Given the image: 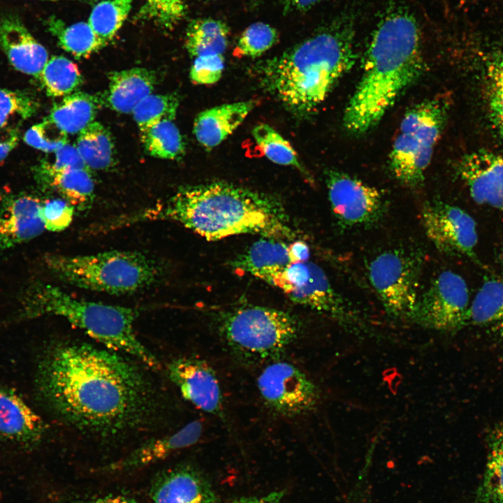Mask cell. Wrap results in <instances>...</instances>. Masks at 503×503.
<instances>
[{
	"mask_svg": "<svg viewBox=\"0 0 503 503\" xmlns=\"http://www.w3.org/2000/svg\"><path fill=\"white\" fill-rule=\"evenodd\" d=\"M45 26L59 45L76 58L88 57L105 45L88 22L66 24L61 19L50 16L45 20Z\"/></svg>",
	"mask_w": 503,
	"mask_h": 503,
	"instance_id": "cell-28",
	"label": "cell"
},
{
	"mask_svg": "<svg viewBox=\"0 0 503 503\" xmlns=\"http://www.w3.org/2000/svg\"><path fill=\"white\" fill-rule=\"evenodd\" d=\"M354 23L336 17L282 54L255 66L261 84L293 115L312 113L356 61Z\"/></svg>",
	"mask_w": 503,
	"mask_h": 503,
	"instance_id": "cell-4",
	"label": "cell"
},
{
	"mask_svg": "<svg viewBox=\"0 0 503 503\" xmlns=\"http://www.w3.org/2000/svg\"><path fill=\"white\" fill-rule=\"evenodd\" d=\"M46 425L12 388L0 384V442L22 449L40 444Z\"/></svg>",
	"mask_w": 503,
	"mask_h": 503,
	"instance_id": "cell-15",
	"label": "cell"
},
{
	"mask_svg": "<svg viewBox=\"0 0 503 503\" xmlns=\"http://www.w3.org/2000/svg\"><path fill=\"white\" fill-rule=\"evenodd\" d=\"M71 503H138L134 500L123 495H109L99 498L77 500Z\"/></svg>",
	"mask_w": 503,
	"mask_h": 503,
	"instance_id": "cell-48",
	"label": "cell"
},
{
	"mask_svg": "<svg viewBox=\"0 0 503 503\" xmlns=\"http://www.w3.org/2000/svg\"><path fill=\"white\" fill-rule=\"evenodd\" d=\"M257 387L264 403L285 416L312 411L320 398L314 381L287 361H274L266 365L257 379Z\"/></svg>",
	"mask_w": 503,
	"mask_h": 503,
	"instance_id": "cell-11",
	"label": "cell"
},
{
	"mask_svg": "<svg viewBox=\"0 0 503 503\" xmlns=\"http://www.w3.org/2000/svg\"><path fill=\"white\" fill-rule=\"evenodd\" d=\"M140 138L147 152L154 157L173 160L184 154V143L173 121L165 120L140 131Z\"/></svg>",
	"mask_w": 503,
	"mask_h": 503,
	"instance_id": "cell-32",
	"label": "cell"
},
{
	"mask_svg": "<svg viewBox=\"0 0 503 503\" xmlns=\"http://www.w3.org/2000/svg\"><path fill=\"white\" fill-rule=\"evenodd\" d=\"M170 380L182 396L200 410L219 415L223 397L219 380L204 360L191 357L173 359L167 366Z\"/></svg>",
	"mask_w": 503,
	"mask_h": 503,
	"instance_id": "cell-14",
	"label": "cell"
},
{
	"mask_svg": "<svg viewBox=\"0 0 503 503\" xmlns=\"http://www.w3.org/2000/svg\"><path fill=\"white\" fill-rule=\"evenodd\" d=\"M38 181L55 189L75 209L85 210L92 203L94 182L88 169L70 168L45 176Z\"/></svg>",
	"mask_w": 503,
	"mask_h": 503,
	"instance_id": "cell-27",
	"label": "cell"
},
{
	"mask_svg": "<svg viewBox=\"0 0 503 503\" xmlns=\"http://www.w3.org/2000/svg\"><path fill=\"white\" fill-rule=\"evenodd\" d=\"M419 24L407 8L391 6L380 17L365 52L363 74L343 117L362 133L376 125L399 95L423 72Z\"/></svg>",
	"mask_w": 503,
	"mask_h": 503,
	"instance_id": "cell-3",
	"label": "cell"
},
{
	"mask_svg": "<svg viewBox=\"0 0 503 503\" xmlns=\"http://www.w3.org/2000/svg\"><path fill=\"white\" fill-rule=\"evenodd\" d=\"M45 262L50 272L66 283L110 294H126L146 289L163 276L159 263L137 252L51 254L45 258Z\"/></svg>",
	"mask_w": 503,
	"mask_h": 503,
	"instance_id": "cell-6",
	"label": "cell"
},
{
	"mask_svg": "<svg viewBox=\"0 0 503 503\" xmlns=\"http://www.w3.org/2000/svg\"><path fill=\"white\" fill-rule=\"evenodd\" d=\"M278 40L279 34L275 28L262 22H255L242 33L235 52L240 56L256 57L270 49Z\"/></svg>",
	"mask_w": 503,
	"mask_h": 503,
	"instance_id": "cell-37",
	"label": "cell"
},
{
	"mask_svg": "<svg viewBox=\"0 0 503 503\" xmlns=\"http://www.w3.org/2000/svg\"><path fill=\"white\" fill-rule=\"evenodd\" d=\"M75 147L89 169L104 170L114 163V145L109 131L93 122L82 129Z\"/></svg>",
	"mask_w": 503,
	"mask_h": 503,
	"instance_id": "cell-30",
	"label": "cell"
},
{
	"mask_svg": "<svg viewBox=\"0 0 503 503\" xmlns=\"http://www.w3.org/2000/svg\"><path fill=\"white\" fill-rule=\"evenodd\" d=\"M486 442V463L476 499L479 503H503V423L488 431Z\"/></svg>",
	"mask_w": 503,
	"mask_h": 503,
	"instance_id": "cell-25",
	"label": "cell"
},
{
	"mask_svg": "<svg viewBox=\"0 0 503 503\" xmlns=\"http://www.w3.org/2000/svg\"><path fill=\"white\" fill-rule=\"evenodd\" d=\"M289 255L291 263L305 262L309 257L308 245L301 240H296L288 246Z\"/></svg>",
	"mask_w": 503,
	"mask_h": 503,
	"instance_id": "cell-45",
	"label": "cell"
},
{
	"mask_svg": "<svg viewBox=\"0 0 503 503\" xmlns=\"http://www.w3.org/2000/svg\"><path fill=\"white\" fill-rule=\"evenodd\" d=\"M252 134L270 161L278 165L293 167L309 178V174L299 160L296 150L274 128L267 124H259L254 127Z\"/></svg>",
	"mask_w": 503,
	"mask_h": 503,
	"instance_id": "cell-33",
	"label": "cell"
},
{
	"mask_svg": "<svg viewBox=\"0 0 503 503\" xmlns=\"http://www.w3.org/2000/svg\"><path fill=\"white\" fill-rule=\"evenodd\" d=\"M156 83L155 73L145 68L112 72L103 100L116 112H132L143 99L152 94Z\"/></svg>",
	"mask_w": 503,
	"mask_h": 503,
	"instance_id": "cell-22",
	"label": "cell"
},
{
	"mask_svg": "<svg viewBox=\"0 0 503 503\" xmlns=\"http://www.w3.org/2000/svg\"><path fill=\"white\" fill-rule=\"evenodd\" d=\"M326 183L331 210L341 227L370 226L384 217L386 200L376 187L337 170L326 173Z\"/></svg>",
	"mask_w": 503,
	"mask_h": 503,
	"instance_id": "cell-12",
	"label": "cell"
},
{
	"mask_svg": "<svg viewBox=\"0 0 503 503\" xmlns=\"http://www.w3.org/2000/svg\"><path fill=\"white\" fill-rule=\"evenodd\" d=\"M469 298L465 280L453 271H443L418 296L408 319L432 330L458 331L469 323Z\"/></svg>",
	"mask_w": 503,
	"mask_h": 503,
	"instance_id": "cell-10",
	"label": "cell"
},
{
	"mask_svg": "<svg viewBox=\"0 0 503 503\" xmlns=\"http://www.w3.org/2000/svg\"><path fill=\"white\" fill-rule=\"evenodd\" d=\"M19 139L20 133L16 126L0 127V162L17 146Z\"/></svg>",
	"mask_w": 503,
	"mask_h": 503,
	"instance_id": "cell-44",
	"label": "cell"
},
{
	"mask_svg": "<svg viewBox=\"0 0 503 503\" xmlns=\"http://www.w3.org/2000/svg\"><path fill=\"white\" fill-rule=\"evenodd\" d=\"M99 99L83 92H74L56 103L48 117L67 134L79 133L94 122Z\"/></svg>",
	"mask_w": 503,
	"mask_h": 503,
	"instance_id": "cell-26",
	"label": "cell"
},
{
	"mask_svg": "<svg viewBox=\"0 0 503 503\" xmlns=\"http://www.w3.org/2000/svg\"><path fill=\"white\" fill-rule=\"evenodd\" d=\"M23 301L26 318L61 316L105 347L130 356L150 367H159L156 356L136 335L138 312L133 308L81 300L44 284L31 286Z\"/></svg>",
	"mask_w": 503,
	"mask_h": 503,
	"instance_id": "cell-5",
	"label": "cell"
},
{
	"mask_svg": "<svg viewBox=\"0 0 503 503\" xmlns=\"http://www.w3.org/2000/svg\"><path fill=\"white\" fill-rule=\"evenodd\" d=\"M42 201L25 194H0V252L31 240L45 230Z\"/></svg>",
	"mask_w": 503,
	"mask_h": 503,
	"instance_id": "cell-16",
	"label": "cell"
},
{
	"mask_svg": "<svg viewBox=\"0 0 503 503\" xmlns=\"http://www.w3.org/2000/svg\"><path fill=\"white\" fill-rule=\"evenodd\" d=\"M153 503H215L212 486L201 474L189 465H180L162 472L151 489Z\"/></svg>",
	"mask_w": 503,
	"mask_h": 503,
	"instance_id": "cell-19",
	"label": "cell"
},
{
	"mask_svg": "<svg viewBox=\"0 0 503 503\" xmlns=\"http://www.w3.org/2000/svg\"><path fill=\"white\" fill-rule=\"evenodd\" d=\"M29 146L48 153H53L68 144V134L48 117L31 126L24 135Z\"/></svg>",
	"mask_w": 503,
	"mask_h": 503,
	"instance_id": "cell-39",
	"label": "cell"
},
{
	"mask_svg": "<svg viewBox=\"0 0 503 503\" xmlns=\"http://www.w3.org/2000/svg\"><path fill=\"white\" fill-rule=\"evenodd\" d=\"M283 493L272 492L265 496L240 497L233 500L231 503H282Z\"/></svg>",
	"mask_w": 503,
	"mask_h": 503,
	"instance_id": "cell-47",
	"label": "cell"
},
{
	"mask_svg": "<svg viewBox=\"0 0 503 503\" xmlns=\"http://www.w3.org/2000/svg\"><path fill=\"white\" fill-rule=\"evenodd\" d=\"M219 330L234 353L258 361L284 351L297 338L299 325L292 314L284 310L249 305L224 313Z\"/></svg>",
	"mask_w": 503,
	"mask_h": 503,
	"instance_id": "cell-7",
	"label": "cell"
},
{
	"mask_svg": "<svg viewBox=\"0 0 503 503\" xmlns=\"http://www.w3.org/2000/svg\"><path fill=\"white\" fill-rule=\"evenodd\" d=\"M427 237L440 252L476 258L477 232L474 219L459 207L433 201L421 211Z\"/></svg>",
	"mask_w": 503,
	"mask_h": 503,
	"instance_id": "cell-13",
	"label": "cell"
},
{
	"mask_svg": "<svg viewBox=\"0 0 503 503\" xmlns=\"http://www.w3.org/2000/svg\"><path fill=\"white\" fill-rule=\"evenodd\" d=\"M130 219L174 221L208 240L245 233L279 240L294 237L277 198L224 181L182 187L166 203Z\"/></svg>",
	"mask_w": 503,
	"mask_h": 503,
	"instance_id": "cell-2",
	"label": "cell"
},
{
	"mask_svg": "<svg viewBox=\"0 0 503 503\" xmlns=\"http://www.w3.org/2000/svg\"><path fill=\"white\" fill-rule=\"evenodd\" d=\"M457 169L474 201L503 210V155L476 151L464 156Z\"/></svg>",
	"mask_w": 503,
	"mask_h": 503,
	"instance_id": "cell-17",
	"label": "cell"
},
{
	"mask_svg": "<svg viewBox=\"0 0 503 503\" xmlns=\"http://www.w3.org/2000/svg\"><path fill=\"white\" fill-rule=\"evenodd\" d=\"M36 388L61 421L101 437L140 428L154 408L151 384L138 364L87 342L50 344L39 359Z\"/></svg>",
	"mask_w": 503,
	"mask_h": 503,
	"instance_id": "cell-1",
	"label": "cell"
},
{
	"mask_svg": "<svg viewBox=\"0 0 503 503\" xmlns=\"http://www.w3.org/2000/svg\"><path fill=\"white\" fill-rule=\"evenodd\" d=\"M0 48L16 70L35 78L49 59L46 48L13 15L0 17Z\"/></svg>",
	"mask_w": 503,
	"mask_h": 503,
	"instance_id": "cell-18",
	"label": "cell"
},
{
	"mask_svg": "<svg viewBox=\"0 0 503 503\" xmlns=\"http://www.w3.org/2000/svg\"><path fill=\"white\" fill-rule=\"evenodd\" d=\"M224 69L223 54L201 55L194 58L190 68V78L196 84H214L221 78Z\"/></svg>",
	"mask_w": 503,
	"mask_h": 503,
	"instance_id": "cell-42",
	"label": "cell"
},
{
	"mask_svg": "<svg viewBox=\"0 0 503 503\" xmlns=\"http://www.w3.org/2000/svg\"><path fill=\"white\" fill-rule=\"evenodd\" d=\"M446 113L447 104L432 99L404 114L389 156L391 170L402 184L416 187L423 183Z\"/></svg>",
	"mask_w": 503,
	"mask_h": 503,
	"instance_id": "cell-8",
	"label": "cell"
},
{
	"mask_svg": "<svg viewBox=\"0 0 503 503\" xmlns=\"http://www.w3.org/2000/svg\"><path fill=\"white\" fill-rule=\"evenodd\" d=\"M179 104L178 96L173 94H151L143 99L131 113L140 131H143L161 122L173 121Z\"/></svg>",
	"mask_w": 503,
	"mask_h": 503,
	"instance_id": "cell-35",
	"label": "cell"
},
{
	"mask_svg": "<svg viewBox=\"0 0 503 503\" xmlns=\"http://www.w3.org/2000/svg\"><path fill=\"white\" fill-rule=\"evenodd\" d=\"M41 1H63V0H41ZM65 1H80L82 3H92L95 1V0H65Z\"/></svg>",
	"mask_w": 503,
	"mask_h": 503,
	"instance_id": "cell-49",
	"label": "cell"
},
{
	"mask_svg": "<svg viewBox=\"0 0 503 503\" xmlns=\"http://www.w3.org/2000/svg\"><path fill=\"white\" fill-rule=\"evenodd\" d=\"M52 159L42 162L36 171L37 178L41 179L61 170L70 168L89 170L75 145L68 143L53 152Z\"/></svg>",
	"mask_w": 503,
	"mask_h": 503,
	"instance_id": "cell-43",
	"label": "cell"
},
{
	"mask_svg": "<svg viewBox=\"0 0 503 503\" xmlns=\"http://www.w3.org/2000/svg\"><path fill=\"white\" fill-rule=\"evenodd\" d=\"M229 28L221 20L200 18L189 24L185 36V47L194 58L210 54H224L228 43Z\"/></svg>",
	"mask_w": 503,
	"mask_h": 503,
	"instance_id": "cell-29",
	"label": "cell"
},
{
	"mask_svg": "<svg viewBox=\"0 0 503 503\" xmlns=\"http://www.w3.org/2000/svg\"><path fill=\"white\" fill-rule=\"evenodd\" d=\"M291 263L286 243L279 239L263 237L235 257L231 265L268 283Z\"/></svg>",
	"mask_w": 503,
	"mask_h": 503,
	"instance_id": "cell-23",
	"label": "cell"
},
{
	"mask_svg": "<svg viewBox=\"0 0 503 503\" xmlns=\"http://www.w3.org/2000/svg\"><path fill=\"white\" fill-rule=\"evenodd\" d=\"M469 323L503 335V276L483 282L471 301Z\"/></svg>",
	"mask_w": 503,
	"mask_h": 503,
	"instance_id": "cell-24",
	"label": "cell"
},
{
	"mask_svg": "<svg viewBox=\"0 0 503 503\" xmlns=\"http://www.w3.org/2000/svg\"><path fill=\"white\" fill-rule=\"evenodd\" d=\"M254 106L253 101H240L201 112L194 122L196 140L207 149L219 145L242 124Z\"/></svg>",
	"mask_w": 503,
	"mask_h": 503,
	"instance_id": "cell-21",
	"label": "cell"
},
{
	"mask_svg": "<svg viewBox=\"0 0 503 503\" xmlns=\"http://www.w3.org/2000/svg\"><path fill=\"white\" fill-rule=\"evenodd\" d=\"M488 100L492 122L503 140V56L490 69Z\"/></svg>",
	"mask_w": 503,
	"mask_h": 503,
	"instance_id": "cell-41",
	"label": "cell"
},
{
	"mask_svg": "<svg viewBox=\"0 0 503 503\" xmlns=\"http://www.w3.org/2000/svg\"><path fill=\"white\" fill-rule=\"evenodd\" d=\"M420 269L419 257L401 249L384 252L371 261L370 283L391 316L409 319L419 296Z\"/></svg>",
	"mask_w": 503,
	"mask_h": 503,
	"instance_id": "cell-9",
	"label": "cell"
},
{
	"mask_svg": "<svg viewBox=\"0 0 503 503\" xmlns=\"http://www.w3.org/2000/svg\"><path fill=\"white\" fill-rule=\"evenodd\" d=\"M133 0H105L94 6L88 23L106 45L127 18Z\"/></svg>",
	"mask_w": 503,
	"mask_h": 503,
	"instance_id": "cell-34",
	"label": "cell"
},
{
	"mask_svg": "<svg viewBox=\"0 0 503 503\" xmlns=\"http://www.w3.org/2000/svg\"><path fill=\"white\" fill-rule=\"evenodd\" d=\"M184 0H145L135 20L152 22L164 30H172L185 15Z\"/></svg>",
	"mask_w": 503,
	"mask_h": 503,
	"instance_id": "cell-36",
	"label": "cell"
},
{
	"mask_svg": "<svg viewBox=\"0 0 503 503\" xmlns=\"http://www.w3.org/2000/svg\"><path fill=\"white\" fill-rule=\"evenodd\" d=\"M323 0H281L285 13L304 12Z\"/></svg>",
	"mask_w": 503,
	"mask_h": 503,
	"instance_id": "cell-46",
	"label": "cell"
},
{
	"mask_svg": "<svg viewBox=\"0 0 503 503\" xmlns=\"http://www.w3.org/2000/svg\"><path fill=\"white\" fill-rule=\"evenodd\" d=\"M38 78L46 94L54 98L74 92L82 82L77 65L63 56L49 59Z\"/></svg>",
	"mask_w": 503,
	"mask_h": 503,
	"instance_id": "cell-31",
	"label": "cell"
},
{
	"mask_svg": "<svg viewBox=\"0 0 503 503\" xmlns=\"http://www.w3.org/2000/svg\"><path fill=\"white\" fill-rule=\"evenodd\" d=\"M202 432V422L193 421L172 434L145 442L124 458L110 464L108 469L126 472L158 462L175 452L196 444Z\"/></svg>",
	"mask_w": 503,
	"mask_h": 503,
	"instance_id": "cell-20",
	"label": "cell"
},
{
	"mask_svg": "<svg viewBox=\"0 0 503 503\" xmlns=\"http://www.w3.org/2000/svg\"><path fill=\"white\" fill-rule=\"evenodd\" d=\"M75 207L64 198L49 199L42 202L40 216L45 228L58 232L68 228L73 218Z\"/></svg>",
	"mask_w": 503,
	"mask_h": 503,
	"instance_id": "cell-40",
	"label": "cell"
},
{
	"mask_svg": "<svg viewBox=\"0 0 503 503\" xmlns=\"http://www.w3.org/2000/svg\"><path fill=\"white\" fill-rule=\"evenodd\" d=\"M38 108V102L28 93L0 88V127L10 125L11 120L31 117Z\"/></svg>",
	"mask_w": 503,
	"mask_h": 503,
	"instance_id": "cell-38",
	"label": "cell"
}]
</instances>
